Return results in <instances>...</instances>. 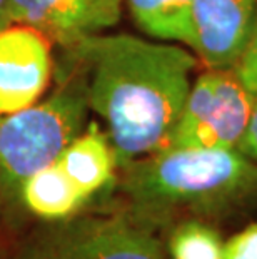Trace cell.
<instances>
[{"label":"cell","mask_w":257,"mask_h":259,"mask_svg":"<svg viewBox=\"0 0 257 259\" xmlns=\"http://www.w3.org/2000/svg\"><path fill=\"white\" fill-rule=\"evenodd\" d=\"M67 51L89 109L106 122L117 167L167 149L200 64L189 47L95 34Z\"/></svg>","instance_id":"cell-1"},{"label":"cell","mask_w":257,"mask_h":259,"mask_svg":"<svg viewBox=\"0 0 257 259\" xmlns=\"http://www.w3.org/2000/svg\"><path fill=\"white\" fill-rule=\"evenodd\" d=\"M119 170L125 211L154 229L184 219L217 224L257 207V162L239 149L167 147Z\"/></svg>","instance_id":"cell-2"},{"label":"cell","mask_w":257,"mask_h":259,"mask_svg":"<svg viewBox=\"0 0 257 259\" xmlns=\"http://www.w3.org/2000/svg\"><path fill=\"white\" fill-rule=\"evenodd\" d=\"M89 111L84 82L74 70L47 97L4 115L0 124V204L17 202L22 183L57 161L85 129Z\"/></svg>","instance_id":"cell-3"},{"label":"cell","mask_w":257,"mask_h":259,"mask_svg":"<svg viewBox=\"0 0 257 259\" xmlns=\"http://www.w3.org/2000/svg\"><path fill=\"white\" fill-rule=\"evenodd\" d=\"M254 104L234 69H205L192 80L167 147L237 149Z\"/></svg>","instance_id":"cell-4"},{"label":"cell","mask_w":257,"mask_h":259,"mask_svg":"<svg viewBox=\"0 0 257 259\" xmlns=\"http://www.w3.org/2000/svg\"><path fill=\"white\" fill-rule=\"evenodd\" d=\"M156 231L124 211L75 219L45 236L50 259H167Z\"/></svg>","instance_id":"cell-5"},{"label":"cell","mask_w":257,"mask_h":259,"mask_svg":"<svg viewBox=\"0 0 257 259\" xmlns=\"http://www.w3.org/2000/svg\"><path fill=\"white\" fill-rule=\"evenodd\" d=\"M54 42L24 24L0 29V115L40 101L54 74Z\"/></svg>","instance_id":"cell-6"},{"label":"cell","mask_w":257,"mask_h":259,"mask_svg":"<svg viewBox=\"0 0 257 259\" xmlns=\"http://www.w3.org/2000/svg\"><path fill=\"white\" fill-rule=\"evenodd\" d=\"M122 5L111 0H9L10 24H24L69 49L116 25Z\"/></svg>","instance_id":"cell-7"},{"label":"cell","mask_w":257,"mask_h":259,"mask_svg":"<svg viewBox=\"0 0 257 259\" xmlns=\"http://www.w3.org/2000/svg\"><path fill=\"white\" fill-rule=\"evenodd\" d=\"M257 14V0H194L192 51L205 69H234Z\"/></svg>","instance_id":"cell-8"},{"label":"cell","mask_w":257,"mask_h":259,"mask_svg":"<svg viewBox=\"0 0 257 259\" xmlns=\"http://www.w3.org/2000/svg\"><path fill=\"white\" fill-rule=\"evenodd\" d=\"M57 162L89 199L111 183L119 169L112 142L97 122L87 124Z\"/></svg>","instance_id":"cell-9"},{"label":"cell","mask_w":257,"mask_h":259,"mask_svg":"<svg viewBox=\"0 0 257 259\" xmlns=\"http://www.w3.org/2000/svg\"><path fill=\"white\" fill-rule=\"evenodd\" d=\"M19 201L34 216L45 221H65L89 201L56 161L29 176L20 186Z\"/></svg>","instance_id":"cell-10"},{"label":"cell","mask_w":257,"mask_h":259,"mask_svg":"<svg viewBox=\"0 0 257 259\" xmlns=\"http://www.w3.org/2000/svg\"><path fill=\"white\" fill-rule=\"evenodd\" d=\"M137 27L164 42L192 47L194 0H124Z\"/></svg>","instance_id":"cell-11"},{"label":"cell","mask_w":257,"mask_h":259,"mask_svg":"<svg viewBox=\"0 0 257 259\" xmlns=\"http://www.w3.org/2000/svg\"><path fill=\"white\" fill-rule=\"evenodd\" d=\"M166 249L171 259H224V239L216 224L184 219L169 228Z\"/></svg>","instance_id":"cell-12"},{"label":"cell","mask_w":257,"mask_h":259,"mask_svg":"<svg viewBox=\"0 0 257 259\" xmlns=\"http://www.w3.org/2000/svg\"><path fill=\"white\" fill-rule=\"evenodd\" d=\"M234 72L245 89L254 97H257V14L247 42H245L236 65H234Z\"/></svg>","instance_id":"cell-13"},{"label":"cell","mask_w":257,"mask_h":259,"mask_svg":"<svg viewBox=\"0 0 257 259\" xmlns=\"http://www.w3.org/2000/svg\"><path fill=\"white\" fill-rule=\"evenodd\" d=\"M224 259H257V221L224 241Z\"/></svg>","instance_id":"cell-14"},{"label":"cell","mask_w":257,"mask_h":259,"mask_svg":"<svg viewBox=\"0 0 257 259\" xmlns=\"http://www.w3.org/2000/svg\"><path fill=\"white\" fill-rule=\"evenodd\" d=\"M0 259H50L47 236H42L40 239L32 241L29 244H24L19 249L5 252L0 256Z\"/></svg>","instance_id":"cell-15"},{"label":"cell","mask_w":257,"mask_h":259,"mask_svg":"<svg viewBox=\"0 0 257 259\" xmlns=\"http://www.w3.org/2000/svg\"><path fill=\"white\" fill-rule=\"evenodd\" d=\"M237 149L244 156H247L249 159H252L254 162H257V97H255L254 111H252V115H250L247 131H245V134Z\"/></svg>","instance_id":"cell-16"},{"label":"cell","mask_w":257,"mask_h":259,"mask_svg":"<svg viewBox=\"0 0 257 259\" xmlns=\"http://www.w3.org/2000/svg\"><path fill=\"white\" fill-rule=\"evenodd\" d=\"M7 2L9 0H0V29L10 24L7 17Z\"/></svg>","instance_id":"cell-17"},{"label":"cell","mask_w":257,"mask_h":259,"mask_svg":"<svg viewBox=\"0 0 257 259\" xmlns=\"http://www.w3.org/2000/svg\"><path fill=\"white\" fill-rule=\"evenodd\" d=\"M112 4H117V5H122V0H111Z\"/></svg>","instance_id":"cell-18"},{"label":"cell","mask_w":257,"mask_h":259,"mask_svg":"<svg viewBox=\"0 0 257 259\" xmlns=\"http://www.w3.org/2000/svg\"><path fill=\"white\" fill-rule=\"evenodd\" d=\"M2 119H4V117H2V115H0V124H2Z\"/></svg>","instance_id":"cell-19"}]
</instances>
